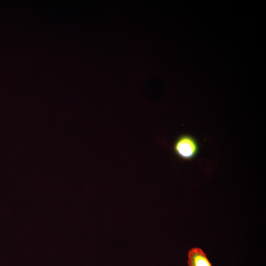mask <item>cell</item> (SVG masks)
Returning a JSON list of instances; mask_svg holds the SVG:
<instances>
[{
    "label": "cell",
    "instance_id": "1",
    "mask_svg": "<svg viewBox=\"0 0 266 266\" xmlns=\"http://www.w3.org/2000/svg\"><path fill=\"white\" fill-rule=\"evenodd\" d=\"M173 150L181 159L189 160L197 155L199 146L193 137L184 134L179 137L176 140L173 145Z\"/></svg>",
    "mask_w": 266,
    "mask_h": 266
},
{
    "label": "cell",
    "instance_id": "2",
    "mask_svg": "<svg viewBox=\"0 0 266 266\" xmlns=\"http://www.w3.org/2000/svg\"><path fill=\"white\" fill-rule=\"evenodd\" d=\"M187 263L188 266H212L203 251L198 247L189 251Z\"/></svg>",
    "mask_w": 266,
    "mask_h": 266
}]
</instances>
